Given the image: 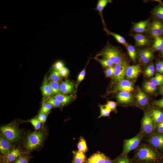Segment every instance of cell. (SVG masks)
<instances>
[{
  "label": "cell",
  "instance_id": "cell-1",
  "mask_svg": "<svg viewBox=\"0 0 163 163\" xmlns=\"http://www.w3.org/2000/svg\"><path fill=\"white\" fill-rule=\"evenodd\" d=\"M100 56L103 59H108L115 65L123 59L120 50L117 47L108 43L97 53L95 57Z\"/></svg>",
  "mask_w": 163,
  "mask_h": 163
},
{
  "label": "cell",
  "instance_id": "cell-2",
  "mask_svg": "<svg viewBox=\"0 0 163 163\" xmlns=\"http://www.w3.org/2000/svg\"><path fill=\"white\" fill-rule=\"evenodd\" d=\"M135 158L137 162L143 163H156L159 159L157 153L146 147L139 149L136 152Z\"/></svg>",
  "mask_w": 163,
  "mask_h": 163
},
{
  "label": "cell",
  "instance_id": "cell-3",
  "mask_svg": "<svg viewBox=\"0 0 163 163\" xmlns=\"http://www.w3.org/2000/svg\"><path fill=\"white\" fill-rule=\"evenodd\" d=\"M2 135L9 142H15L19 141L21 137V132L15 126L8 124L0 128Z\"/></svg>",
  "mask_w": 163,
  "mask_h": 163
},
{
  "label": "cell",
  "instance_id": "cell-4",
  "mask_svg": "<svg viewBox=\"0 0 163 163\" xmlns=\"http://www.w3.org/2000/svg\"><path fill=\"white\" fill-rule=\"evenodd\" d=\"M44 135L40 131H35L30 133L27 136L26 142V148L30 151L36 149L42 143Z\"/></svg>",
  "mask_w": 163,
  "mask_h": 163
},
{
  "label": "cell",
  "instance_id": "cell-5",
  "mask_svg": "<svg viewBox=\"0 0 163 163\" xmlns=\"http://www.w3.org/2000/svg\"><path fill=\"white\" fill-rule=\"evenodd\" d=\"M147 31L149 36L153 38L162 36L163 34V21L154 19L150 24Z\"/></svg>",
  "mask_w": 163,
  "mask_h": 163
},
{
  "label": "cell",
  "instance_id": "cell-6",
  "mask_svg": "<svg viewBox=\"0 0 163 163\" xmlns=\"http://www.w3.org/2000/svg\"><path fill=\"white\" fill-rule=\"evenodd\" d=\"M127 66V62L123 59L120 62L115 65L112 76L113 80L114 82H119L124 79Z\"/></svg>",
  "mask_w": 163,
  "mask_h": 163
},
{
  "label": "cell",
  "instance_id": "cell-7",
  "mask_svg": "<svg viewBox=\"0 0 163 163\" xmlns=\"http://www.w3.org/2000/svg\"><path fill=\"white\" fill-rule=\"evenodd\" d=\"M141 138L139 136L126 140L124 143L123 154L126 155L129 152L136 148Z\"/></svg>",
  "mask_w": 163,
  "mask_h": 163
},
{
  "label": "cell",
  "instance_id": "cell-8",
  "mask_svg": "<svg viewBox=\"0 0 163 163\" xmlns=\"http://www.w3.org/2000/svg\"><path fill=\"white\" fill-rule=\"evenodd\" d=\"M134 88L133 83L129 81L123 79L119 82L113 91V92L117 91L133 92Z\"/></svg>",
  "mask_w": 163,
  "mask_h": 163
},
{
  "label": "cell",
  "instance_id": "cell-9",
  "mask_svg": "<svg viewBox=\"0 0 163 163\" xmlns=\"http://www.w3.org/2000/svg\"><path fill=\"white\" fill-rule=\"evenodd\" d=\"M153 121L150 115L147 113H145L143 116L142 127L143 131L146 133H151L153 129Z\"/></svg>",
  "mask_w": 163,
  "mask_h": 163
},
{
  "label": "cell",
  "instance_id": "cell-10",
  "mask_svg": "<svg viewBox=\"0 0 163 163\" xmlns=\"http://www.w3.org/2000/svg\"><path fill=\"white\" fill-rule=\"evenodd\" d=\"M141 72L140 66L139 65L128 66L127 67L125 76L129 79L137 78Z\"/></svg>",
  "mask_w": 163,
  "mask_h": 163
},
{
  "label": "cell",
  "instance_id": "cell-11",
  "mask_svg": "<svg viewBox=\"0 0 163 163\" xmlns=\"http://www.w3.org/2000/svg\"><path fill=\"white\" fill-rule=\"evenodd\" d=\"M116 97L119 103L122 104H129L133 102V97L130 92L121 91L117 94Z\"/></svg>",
  "mask_w": 163,
  "mask_h": 163
},
{
  "label": "cell",
  "instance_id": "cell-12",
  "mask_svg": "<svg viewBox=\"0 0 163 163\" xmlns=\"http://www.w3.org/2000/svg\"><path fill=\"white\" fill-rule=\"evenodd\" d=\"M139 55L141 61L144 64L148 63L154 56L152 50L148 49L140 50L139 52Z\"/></svg>",
  "mask_w": 163,
  "mask_h": 163
},
{
  "label": "cell",
  "instance_id": "cell-13",
  "mask_svg": "<svg viewBox=\"0 0 163 163\" xmlns=\"http://www.w3.org/2000/svg\"><path fill=\"white\" fill-rule=\"evenodd\" d=\"M11 145L9 141L2 135L0 138V151L2 155L4 156L7 155L11 151Z\"/></svg>",
  "mask_w": 163,
  "mask_h": 163
},
{
  "label": "cell",
  "instance_id": "cell-14",
  "mask_svg": "<svg viewBox=\"0 0 163 163\" xmlns=\"http://www.w3.org/2000/svg\"><path fill=\"white\" fill-rule=\"evenodd\" d=\"M22 153L18 149H14L11 150L3 158L9 163H12L18 158L22 156Z\"/></svg>",
  "mask_w": 163,
  "mask_h": 163
},
{
  "label": "cell",
  "instance_id": "cell-15",
  "mask_svg": "<svg viewBox=\"0 0 163 163\" xmlns=\"http://www.w3.org/2000/svg\"><path fill=\"white\" fill-rule=\"evenodd\" d=\"M60 88L61 93L66 94L72 92L74 89V85L72 82L66 80L61 83Z\"/></svg>",
  "mask_w": 163,
  "mask_h": 163
},
{
  "label": "cell",
  "instance_id": "cell-16",
  "mask_svg": "<svg viewBox=\"0 0 163 163\" xmlns=\"http://www.w3.org/2000/svg\"><path fill=\"white\" fill-rule=\"evenodd\" d=\"M136 101L141 106H145L148 102V98L146 94L141 90L138 89L135 95Z\"/></svg>",
  "mask_w": 163,
  "mask_h": 163
},
{
  "label": "cell",
  "instance_id": "cell-17",
  "mask_svg": "<svg viewBox=\"0 0 163 163\" xmlns=\"http://www.w3.org/2000/svg\"><path fill=\"white\" fill-rule=\"evenodd\" d=\"M133 38L136 45L138 46L147 45L151 43L150 40L142 34H136L133 36Z\"/></svg>",
  "mask_w": 163,
  "mask_h": 163
},
{
  "label": "cell",
  "instance_id": "cell-18",
  "mask_svg": "<svg viewBox=\"0 0 163 163\" xmlns=\"http://www.w3.org/2000/svg\"><path fill=\"white\" fill-rule=\"evenodd\" d=\"M106 155L99 152L95 153L89 158L86 163H104Z\"/></svg>",
  "mask_w": 163,
  "mask_h": 163
},
{
  "label": "cell",
  "instance_id": "cell-19",
  "mask_svg": "<svg viewBox=\"0 0 163 163\" xmlns=\"http://www.w3.org/2000/svg\"><path fill=\"white\" fill-rule=\"evenodd\" d=\"M149 142L155 147L158 148H163V134H159L152 137Z\"/></svg>",
  "mask_w": 163,
  "mask_h": 163
},
{
  "label": "cell",
  "instance_id": "cell-20",
  "mask_svg": "<svg viewBox=\"0 0 163 163\" xmlns=\"http://www.w3.org/2000/svg\"><path fill=\"white\" fill-rule=\"evenodd\" d=\"M150 115L153 121L155 123H159L163 121V112L159 109H152Z\"/></svg>",
  "mask_w": 163,
  "mask_h": 163
},
{
  "label": "cell",
  "instance_id": "cell-21",
  "mask_svg": "<svg viewBox=\"0 0 163 163\" xmlns=\"http://www.w3.org/2000/svg\"><path fill=\"white\" fill-rule=\"evenodd\" d=\"M112 2V1L110 0H98L97 3L96 7L94 9L98 11L104 25H105V23L102 15L103 11L107 5L108 3H111Z\"/></svg>",
  "mask_w": 163,
  "mask_h": 163
},
{
  "label": "cell",
  "instance_id": "cell-22",
  "mask_svg": "<svg viewBox=\"0 0 163 163\" xmlns=\"http://www.w3.org/2000/svg\"><path fill=\"white\" fill-rule=\"evenodd\" d=\"M61 104L64 105L69 103L73 98L72 95H67L61 94L55 95L53 97Z\"/></svg>",
  "mask_w": 163,
  "mask_h": 163
},
{
  "label": "cell",
  "instance_id": "cell-23",
  "mask_svg": "<svg viewBox=\"0 0 163 163\" xmlns=\"http://www.w3.org/2000/svg\"><path fill=\"white\" fill-rule=\"evenodd\" d=\"M149 21L148 20L141 21L135 23L133 29L134 31L137 33H142L144 32L148 25Z\"/></svg>",
  "mask_w": 163,
  "mask_h": 163
},
{
  "label": "cell",
  "instance_id": "cell-24",
  "mask_svg": "<svg viewBox=\"0 0 163 163\" xmlns=\"http://www.w3.org/2000/svg\"><path fill=\"white\" fill-rule=\"evenodd\" d=\"M41 90L43 95L45 97H50L53 94L49 83L46 79L44 80L43 83Z\"/></svg>",
  "mask_w": 163,
  "mask_h": 163
},
{
  "label": "cell",
  "instance_id": "cell-25",
  "mask_svg": "<svg viewBox=\"0 0 163 163\" xmlns=\"http://www.w3.org/2000/svg\"><path fill=\"white\" fill-rule=\"evenodd\" d=\"M73 163H85L86 161V157L84 153L78 151L73 152Z\"/></svg>",
  "mask_w": 163,
  "mask_h": 163
},
{
  "label": "cell",
  "instance_id": "cell-26",
  "mask_svg": "<svg viewBox=\"0 0 163 163\" xmlns=\"http://www.w3.org/2000/svg\"><path fill=\"white\" fill-rule=\"evenodd\" d=\"M163 47V37L158 36L154 38V41L151 50L155 51H160Z\"/></svg>",
  "mask_w": 163,
  "mask_h": 163
},
{
  "label": "cell",
  "instance_id": "cell-27",
  "mask_svg": "<svg viewBox=\"0 0 163 163\" xmlns=\"http://www.w3.org/2000/svg\"><path fill=\"white\" fill-rule=\"evenodd\" d=\"M152 14L156 19L163 21V5L160 4L152 11Z\"/></svg>",
  "mask_w": 163,
  "mask_h": 163
},
{
  "label": "cell",
  "instance_id": "cell-28",
  "mask_svg": "<svg viewBox=\"0 0 163 163\" xmlns=\"http://www.w3.org/2000/svg\"><path fill=\"white\" fill-rule=\"evenodd\" d=\"M104 29L107 34L113 36L118 43L126 46L127 45V44L126 40L122 36L117 33L109 30L106 28H104Z\"/></svg>",
  "mask_w": 163,
  "mask_h": 163
},
{
  "label": "cell",
  "instance_id": "cell-29",
  "mask_svg": "<svg viewBox=\"0 0 163 163\" xmlns=\"http://www.w3.org/2000/svg\"><path fill=\"white\" fill-rule=\"evenodd\" d=\"M144 90L146 92L149 93H154L157 89V86L150 82H145L143 85Z\"/></svg>",
  "mask_w": 163,
  "mask_h": 163
},
{
  "label": "cell",
  "instance_id": "cell-30",
  "mask_svg": "<svg viewBox=\"0 0 163 163\" xmlns=\"http://www.w3.org/2000/svg\"><path fill=\"white\" fill-rule=\"evenodd\" d=\"M150 82L157 86L163 85V75L156 72L155 76L151 79Z\"/></svg>",
  "mask_w": 163,
  "mask_h": 163
},
{
  "label": "cell",
  "instance_id": "cell-31",
  "mask_svg": "<svg viewBox=\"0 0 163 163\" xmlns=\"http://www.w3.org/2000/svg\"><path fill=\"white\" fill-rule=\"evenodd\" d=\"M99 107L100 109L101 113L98 118L109 116L111 110L107 104L104 105H100Z\"/></svg>",
  "mask_w": 163,
  "mask_h": 163
},
{
  "label": "cell",
  "instance_id": "cell-32",
  "mask_svg": "<svg viewBox=\"0 0 163 163\" xmlns=\"http://www.w3.org/2000/svg\"><path fill=\"white\" fill-rule=\"evenodd\" d=\"M49 83L51 88L53 94H61L60 85L59 82L50 81Z\"/></svg>",
  "mask_w": 163,
  "mask_h": 163
},
{
  "label": "cell",
  "instance_id": "cell-33",
  "mask_svg": "<svg viewBox=\"0 0 163 163\" xmlns=\"http://www.w3.org/2000/svg\"><path fill=\"white\" fill-rule=\"evenodd\" d=\"M94 59L98 61L104 67L109 68L113 66L114 64L110 60L104 59H99L94 57Z\"/></svg>",
  "mask_w": 163,
  "mask_h": 163
},
{
  "label": "cell",
  "instance_id": "cell-34",
  "mask_svg": "<svg viewBox=\"0 0 163 163\" xmlns=\"http://www.w3.org/2000/svg\"><path fill=\"white\" fill-rule=\"evenodd\" d=\"M61 78V76L58 71L53 70L49 77L48 79L50 81L59 82Z\"/></svg>",
  "mask_w": 163,
  "mask_h": 163
},
{
  "label": "cell",
  "instance_id": "cell-35",
  "mask_svg": "<svg viewBox=\"0 0 163 163\" xmlns=\"http://www.w3.org/2000/svg\"><path fill=\"white\" fill-rule=\"evenodd\" d=\"M126 47L129 57L133 61H135L136 52L135 47L134 46L130 44H127Z\"/></svg>",
  "mask_w": 163,
  "mask_h": 163
},
{
  "label": "cell",
  "instance_id": "cell-36",
  "mask_svg": "<svg viewBox=\"0 0 163 163\" xmlns=\"http://www.w3.org/2000/svg\"><path fill=\"white\" fill-rule=\"evenodd\" d=\"M78 151L83 153L86 152L88 148L85 140L83 138L80 139L77 145Z\"/></svg>",
  "mask_w": 163,
  "mask_h": 163
},
{
  "label": "cell",
  "instance_id": "cell-37",
  "mask_svg": "<svg viewBox=\"0 0 163 163\" xmlns=\"http://www.w3.org/2000/svg\"><path fill=\"white\" fill-rule=\"evenodd\" d=\"M155 69L156 72L163 75V61L158 59L156 62Z\"/></svg>",
  "mask_w": 163,
  "mask_h": 163
},
{
  "label": "cell",
  "instance_id": "cell-38",
  "mask_svg": "<svg viewBox=\"0 0 163 163\" xmlns=\"http://www.w3.org/2000/svg\"><path fill=\"white\" fill-rule=\"evenodd\" d=\"M64 62L61 60L56 61L52 66L53 70L59 71L61 69L64 67Z\"/></svg>",
  "mask_w": 163,
  "mask_h": 163
},
{
  "label": "cell",
  "instance_id": "cell-39",
  "mask_svg": "<svg viewBox=\"0 0 163 163\" xmlns=\"http://www.w3.org/2000/svg\"><path fill=\"white\" fill-rule=\"evenodd\" d=\"M52 106L50 104L45 102L43 103L40 110V113L47 114L52 109Z\"/></svg>",
  "mask_w": 163,
  "mask_h": 163
},
{
  "label": "cell",
  "instance_id": "cell-40",
  "mask_svg": "<svg viewBox=\"0 0 163 163\" xmlns=\"http://www.w3.org/2000/svg\"><path fill=\"white\" fill-rule=\"evenodd\" d=\"M30 122L34 127L36 130L39 129L41 126V122L37 118H34L28 121Z\"/></svg>",
  "mask_w": 163,
  "mask_h": 163
},
{
  "label": "cell",
  "instance_id": "cell-41",
  "mask_svg": "<svg viewBox=\"0 0 163 163\" xmlns=\"http://www.w3.org/2000/svg\"><path fill=\"white\" fill-rule=\"evenodd\" d=\"M115 163H132L130 160L126 156L124 155L119 157L116 161Z\"/></svg>",
  "mask_w": 163,
  "mask_h": 163
},
{
  "label": "cell",
  "instance_id": "cell-42",
  "mask_svg": "<svg viewBox=\"0 0 163 163\" xmlns=\"http://www.w3.org/2000/svg\"><path fill=\"white\" fill-rule=\"evenodd\" d=\"M30 157L27 156L22 155L12 163H29Z\"/></svg>",
  "mask_w": 163,
  "mask_h": 163
},
{
  "label": "cell",
  "instance_id": "cell-43",
  "mask_svg": "<svg viewBox=\"0 0 163 163\" xmlns=\"http://www.w3.org/2000/svg\"><path fill=\"white\" fill-rule=\"evenodd\" d=\"M46 102L50 104L52 107H58L61 104L59 102L53 98L48 99Z\"/></svg>",
  "mask_w": 163,
  "mask_h": 163
},
{
  "label": "cell",
  "instance_id": "cell-44",
  "mask_svg": "<svg viewBox=\"0 0 163 163\" xmlns=\"http://www.w3.org/2000/svg\"><path fill=\"white\" fill-rule=\"evenodd\" d=\"M85 75V67L79 73L77 79V83L79 84L84 79Z\"/></svg>",
  "mask_w": 163,
  "mask_h": 163
},
{
  "label": "cell",
  "instance_id": "cell-45",
  "mask_svg": "<svg viewBox=\"0 0 163 163\" xmlns=\"http://www.w3.org/2000/svg\"><path fill=\"white\" fill-rule=\"evenodd\" d=\"M114 67L107 68L105 71V74L106 77H109L112 76L114 73Z\"/></svg>",
  "mask_w": 163,
  "mask_h": 163
},
{
  "label": "cell",
  "instance_id": "cell-46",
  "mask_svg": "<svg viewBox=\"0 0 163 163\" xmlns=\"http://www.w3.org/2000/svg\"><path fill=\"white\" fill-rule=\"evenodd\" d=\"M61 77H66L67 76L69 73V70L66 67H63L58 71Z\"/></svg>",
  "mask_w": 163,
  "mask_h": 163
},
{
  "label": "cell",
  "instance_id": "cell-47",
  "mask_svg": "<svg viewBox=\"0 0 163 163\" xmlns=\"http://www.w3.org/2000/svg\"><path fill=\"white\" fill-rule=\"evenodd\" d=\"M47 117L46 114L40 113L38 116L37 118L41 123H44L46 120Z\"/></svg>",
  "mask_w": 163,
  "mask_h": 163
},
{
  "label": "cell",
  "instance_id": "cell-48",
  "mask_svg": "<svg viewBox=\"0 0 163 163\" xmlns=\"http://www.w3.org/2000/svg\"><path fill=\"white\" fill-rule=\"evenodd\" d=\"M107 104L110 108L111 110L115 111L117 105V102L111 101H108Z\"/></svg>",
  "mask_w": 163,
  "mask_h": 163
},
{
  "label": "cell",
  "instance_id": "cell-49",
  "mask_svg": "<svg viewBox=\"0 0 163 163\" xmlns=\"http://www.w3.org/2000/svg\"><path fill=\"white\" fill-rule=\"evenodd\" d=\"M155 70V67L154 65L152 63L150 65H149L147 67L145 68V73L150 72Z\"/></svg>",
  "mask_w": 163,
  "mask_h": 163
},
{
  "label": "cell",
  "instance_id": "cell-50",
  "mask_svg": "<svg viewBox=\"0 0 163 163\" xmlns=\"http://www.w3.org/2000/svg\"><path fill=\"white\" fill-rule=\"evenodd\" d=\"M154 104L156 106L163 108V98L155 101Z\"/></svg>",
  "mask_w": 163,
  "mask_h": 163
},
{
  "label": "cell",
  "instance_id": "cell-51",
  "mask_svg": "<svg viewBox=\"0 0 163 163\" xmlns=\"http://www.w3.org/2000/svg\"><path fill=\"white\" fill-rule=\"evenodd\" d=\"M157 128L158 131L161 133H163V121L158 123Z\"/></svg>",
  "mask_w": 163,
  "mask_h": 163
},
{
  "label": "cell",
  "instance_id": "cell-52",
  "mask_svg": "<svg viewBox=\"0 0 163 163\" xmlns=\"http://www.w3.org/2000/svg\"><path fill=\"white\" fill-rule=\"evenodd\" d=\"M104 163H115V161L111 160L108 157L105 156Z\"/></svg>",
  "mask_w": 163,
  "mask_h": 163
},
{
  "label": "cell",
  "instance_id": "cell-53",
  "mask_svg": "<svg viewBox=\"0 0 163 163\" xmlns=\"http://www.w3.org/2000/svg\"><path fill=\"white\" fill-rule=\"evenodd\" d=\"M159 93L163 96V85L160 86L159 89Z\"/></svg>",
  "mask_w": 163,
  "mask_h": 163
},
{
  "label": "cell",
  "instance_id": "cell-54",
  "mask_svg": "<svg viewBox=\"0 0 163 163\" xmlns=\"http://www.w3.org/2000/svg\"><path fill=\"white\" fill-rule=\"evenodd\" d=\"M160 54L162 58L163 59V47L160 51Z\"/></svg>",
  "mask_w": 163,
  "mask_h": 163
},
{
  "label": "cell",
  "instance_id": "cell-55",
  "mask_svg": "<svg viewBox=\"0 0 163 163\" xmlns=\"http://www.w3.org/2000/svg\"><path fill=\"white\" fill-rule=\"evenodd\" d=\"M3 160L2 161L1 163H9L6 161L4 158H3Z\"/></svg>",
  "mask_w": 163,
  "mask_h": 163
},
{
  "label": "cell",
  "instance_id": "cell-56",
  "mask_svg": "<svg viewBox=\"0 0 163 163\" xmlns=\"http://www.w3.org/2000/svg\"><path fill=\"white\" fill-rule=\"evenodd\" d=\"M136 163H141V162H137Z\"/></svg>",
  "mask_w": 163,
  "mask_h": 163
},
{
  "label": "cell",
  "instance_id": "cell-57",
  "mask_svg": "<svg viewBox=\"0 0 163 163\" xmlns=\"http://www.w3.org/2000/svg\"><path fill=\"white\" fill-rule=\"evenodd\" d=\"M162 36H163V34H162Z\"/></svg>",
  "mask_w": 163,
  "mask_h": 163
},
{
  "label": "cell",
  "instance_id": "cell-58",
  "mask_svg": "<svg viewBox=\"0 0 163 163\" xmlns=\"http://www.w3.org/2000/svg\"><path fill=\"white\" fill-rule=\"evenodd\" d=\"M162 163H163V161H162Z\"/></svg>",
  "mask_w": 163,
  "mask_h": 163
},
{
  "label": "cell",
  "instance_id": "cell-59",
  "mask_svg": "<svg viewBox=\"0 0 163 163\" xmlns=\"http://www.w3.org/2000/svg\"><path fill=\"white\" fill-rule=\"evenodd\" d=\"M72 163H73V162Z\"/></svg>",
  "mask_w": 163,
  "mask_h": 163
}]
</instances>
